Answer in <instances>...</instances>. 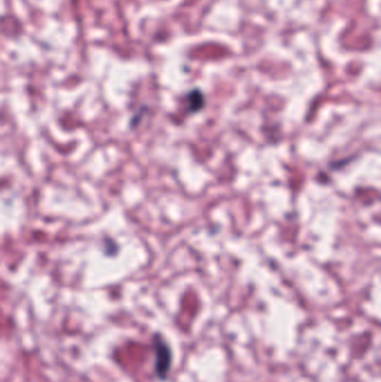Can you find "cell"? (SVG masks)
Returning a JSON list of instances; mask_svg holds the SVG:
<instances>
[{
    "mask_svg": "<svg viewBox=\"0 0 381 382\" xmlns=\"http://www.w3.org/2000/svg\"><path fill=\"white\" fill-rule=\"evenodd\" d=\"M154 349L156 353V374L159 379H166L172 368V349L160 337H154Z\"/></svg>",
    "mask_w": 381,
    "mask_h": 382,
    "instance_id": "6da1fadb",
    "label": "cell"
}]
</instances>
